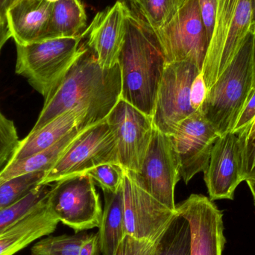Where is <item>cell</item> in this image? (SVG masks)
I'll return each mask as SVG.
<instances>
[{
    "mask_svg": "<svg viewBox=\"0 0 255 255\" xmlns=\"http://www.w3.org/2000/svg\"><path fill=\"white\" fill-rule=\"evenodd\" d=\"M169 136L179 163L180 176L187 184L195 175L206 170L220 135L199 109L184 120Z\"/></svg>",
    "mask_w": 255,
    "mask_h": 255,
    "instance_id": "13",
    "label": "cell"
},
{
    "mask_svg": "<svg viewBox=\"0 0 255 255\" xmlns=\"http://www.w3.org/2000/svg\"><path fill=\"white\" fill-rule=\"evenodd\" d=\"M18 1V0H12V3L15 2V1ZM46 1H49V2L55 3L56 2V1H58V0H46Z\"/></svg>",
    "mask_w": 255,
    "mask_h": 255,
    "instance_id": "41",
    "label": "cell"
},
{
    "mask_svg": "<svg viewBox=\"0 0 255 255\" xmlns=\"http://www.w3.org/2000/svg\"><path fill=\"white\" fill-rule=\"evenodd\" d=\"M154 32L166 63L189 61L202 72L209 41L198 0H185L173 17Z\"/></svg>",
    "mask_w": 255,
    "mask_h": 255,
    "instance_id": "8",
    "label": "cell"
},
{
    "mask_svg": "<svg viewBox=\"0 0 255 255\" xmlns=\"http://www.w3.org/2000/svg\"><path fill=\"white\" fill-rule=\"evenodd\" d=\"M126 169L120 163H104L86 172L103 190L116 192L124 182Z\"/></svg>",
    "mask_w": 255,
    "mask_h": 255,
    "instance_id": "29",
    "label": "cell"
},
{
    "mask_svg": "<svg viewBox=\"0 0 255 255\" xmlns=\"http://www.w3.org/2000/svg\"><path fill=\"white\" fill-rule=\"evenodd\" d=\"M126 235L157 243L175 217L172 211L150 195L138 181L136 174L125 171L124 182Z\"/></svg>",
    "mask_w": 255,
    "mask_h": 255,
    "instance_id": "10",
    "label": "cell"
},
{
    "mask_svg": "<svg viewBox=\"0 0 255 255\" xmlns=\"http://www.w3.org/2000/svg\"><path fill=\"white\" fill-rule=\"evenodd\" d=\"M255 118V91L253 97L250 98L247 103V106L244 108V111L241 113L236 125L234 128L232 132L239 133L246 128Z\"/></svg>",
    "mask_w": 255,
    "mask_h": 255,
    "instance_id": "34",
    "label": "cell"
},
{
    "mask_svg": "<svg viewBox=\"0 0 255 255\" xmlns=\"http://www.w3.org/2000/svg\"><path fill=\"white\" fill-rule=\"evenodd\" d=\"M19 141L13 121L6 118L0 110V170L11 158Z\"/></svg>",
    "mask_w": 255,
    "mask_h": 255,
    "instance_id": "30",
    "label": "cell"
},
{
    "mask_svg": "<svg viewBox=\"0 0 255 255\" xmlns=\"http://www.w3.org/2000/svg\"><path fill=\"white\" fill-rule=\"evenodd\" d=\"M131 9L125 1H116L99 12L91 25L82 32L86 46L94 53L100 67L110 69L116 66L125 43L127 21Z\"/></svg>",
    "mask_w": 255,
    "mask_h": 255,
    "instance_id": "15",
    "label": "cell"
},
{
    "mask_svg": "<svg viewBox=\"0 0 255 255\" xmlns=\"http://www.w3.org/2000/svg\"><path fill=\"white\" fill-rule=\"evenodd\" d=\"M87 15L81 0H58L53 4L46 40L77 37L86 28Z\"/></svg>",
    "mask_w": 255,
    "mask_h": 255,
    "instance_id": "22",
    "label": "cell"
},
{
    "mask_svg": "<svg viewBox=\"0 0 255 255\" xmlns=\"http://www.w3.org/2000/svg\"><path fill=\"white\" fill-rule=\"evenodd\" d=\"M49 186L50 184H40L19 202L0 209V234L10 229L44 202L50 190Z\"/></svg>",
    "mask_w": 255,
    "mask_h": 255,
    "instance_id": "25",
    "label": "cell"
},
{
    "mask_svg": "<svg viewBox=\"0 0 255 255\" xmlns=\"http://www.w3.org/2000/svg\"><path fill=\"white\" fill-rule=\"evenodd\" d=\"M59 220L47 207V199L10 229L0 234V255H13L34 241L49 236Z\"/></svg>",
    "mask_w": 255,
    "mask_h": 255,
    "instance_id": "18",
    "label": "cell"
},
{
    "mask_svg": "<svg viewBox=\"0 0 255 255\" xmlns=\"http://www.w3.org/2000/svg\"><path fill=\"white\" fill-rule=\"evenodd\" d=\"M207 92L206 85L201 73L193 81L190 89V104L193 110L198 111L201 109L206 97Z\"/></svg>",
    "mask_w": 255,
    "mask_h": 255,
    "instance_id": "33",
    "label": "cell"
},
{
    "mask_svg": "<svg viewBox=\"0 0 255 255\" xmlns=\"http://www.w3.org/2000/svg\"><path fill=\"white\" fill-rule=\"evenodd\" d=\"M253 26L251 0H220L215 28L202 67L209 90L233 59Z\"/></svg>",
    "mask_w": 255,
    "mask_h": 255,
    "instance_id": "5",
    "label": "cell"
},
{
    "mask_svg": "<svg viewBox=\"0 0 255 255\" xmlns=\"http://www.w3.org/2000/svg\"><path fill=\"white\" fill-rule=\"evenodd\" d=\"M131 1V0H130V1Z\"/></svg>",
    "mask_w": 255,
    "mask_h": 255,
    "instance_id": "43",
    "label": "cell"
},
{
    "mask_svg": "<svg viewBox=\"0 0 255 255\" xmlns=\"http://www.w3.org/2000/svg\"><path fill=\"white\" fill-rule=\"evenodd\" d=\"M242 148L239 136L228 132L216 141L209 163L203 172L204 180L211 200L235 197V190L241 182Z\"/></svg>",
    "mask_w": 255,
    "mask_h": 255,
    "instance_id": "16",
    "label": "cell"
},
{
    "mask_svg": "<svg viewBox=\"0 0 255 255\" xmlns=\"http://www.w3.org/2000/svg\"><path fill=\"white\" fill-rule=\"evenodd\" d=\"M185 0H131L132 10L139 15L151 29L167 23Z\"/></svg>",
    "mask_w": 255,
    "mask_h": 255,
    "instance_id": "24",
    "label": "cell"
},
{
    "mask_svg": "<svg viewBox=\"0 0 255 255\" xmlns=\"http://www.w3.org/2000/svg\"><path fill=\"white\" fill-rule=\"evenodd\" d=\"M201 73L189 61L166 63L151 117L154 128L170 136L184 120L196 112L190 104V89Z\"/></svg>",
    "mask_w": 255,
    "mask_h": 255,
    "instance_id": "9",
    "label": "cell"
},
{
    "mask_svg": "<svg viewBox=\"0 0 255 255\" xmlns=\"http://www.w3.org/2000/svg\"><path fill=\"white\" fill-rule=\"evenodd\" d=\"M82 34L16 44L15 72L46 100L83 49Z\"/></svg>",
    "mask_w": 255,
    "mask_h": 255,
    "instance_id": "4",
    "label": "cell"
},
{
    "mask_svg": "<svg viewBox=\"0 0 255 255\" xmlns=\"http://www.w3.org/2000/svg\"><path fill=\"white\" fill-rule=\"evenodd\" d=\"M11 37V33L9 29L7 22H4L2 25H0V52L2 49L3 46L5 44L6 42Z\"/></svg>",
    "mask_w": 255,
    "mask_h": 255,
    "instance_id": "36",
    "label": "cell"
},
{
    "mask_svg": "<svg viewBox=\"0 0 255 255\" xmlns=\"http://www.w3.org/2000/svg\"><path fill=\"white\" fill-rule=\"evenodd\" d=\"M157 245V242L142 241L126 235L115 255H156Z\"/></svg>",
    "mask_w": 255,
    "mask_h": 255,
    "instance_id": "31",
    "label": "cell"
},
{
    "mask_svg": "<svg viewBox=\"0 0 255 255\" xmlns=\"http://www.w3.org/2000/svg\"><path fill=\"white\" fill-rule=\"evenodd\" d=\"M242 148V181H255V118L244 130L238 133Z\"/></svg>",
    "mask_w": 255,
    "mask_h": 255,
    "instance_id": "28",
    "label": "cell"
},
{
    "mask_svg": "<svg viewBox=\"0 0 255 255\" xmlns=\"http://www.w3.org/2000/svg\"><path fill=\"white\" fill-rule=\"evenodd\" d=\"M252 9H253V25L255 29V0H251Z\"/></svg>",
    "mask_w": 255,
    "mask_h": 255,
    "instance_id": "40",
    "label": "cell"
},
{
    "mask_svg": "<svg viewBox=\"0 0 255 255\" xmlns=\"http://www.w3.org/2000/svg\"><path fill=\"white\" fill-rule=\"evenodd\" d=\"M118 64L121 99L151 118L166 62L154 31L132 10Z\"/></svg>",
    "mask_w": 255,
    "mask_h": 255,
    "instance_id": "2",
    "label": "cell"
},
{
    "mask_svg": "<svg viewBox=\"0 0 255 255\" xmlns=\"http://www.w3.org/2000/svg\"><path fill=\"white\" fill-rule=\"evenodd\" d=\"M109 163L120 161L116 139L106 119L85 128L52 169L45 174L40 184L49 185Z\"/></svg>",
    "mask_w": 255,
    "mask_h": 255,
    "instance_id": "7",
    "label": "cell"
},
{
    "mask_svg": "<svg viewBox=\"0 0 255 255\" xmlns=\"http://www.w3.org/2000/svg\"><path fill=\"white\" fill-rule=\"evenodd\" d=\"M47 207L59 222L76 232L99 228L103 216L95 182L87 173L63 178L51 186Z\"/></svg>",
    "mask_w": 255,
    "mask_h": 255,
    "instance_id": "6",
    "label": "cell"
},
{
    "mask_svg": "<svg viewBox=\"0 0 255 255\" xmlns=\"http://www.w3.org/2000/svg\"><path fill=\"white\" fill-rule=\"evenodd\" d=\"M100 246L99 234H91L82 244L79 255H100Z\"/></svg>",
    "mask_w": 255,
    "mask_h": 255,
    "instance_id": "35",
    "label": "cell"
},
{
    "mask_svg": "<svg viewBox=\"0 0 255 255\" xmlns=\"http://www.w3.org/2000/svg\"><path fill=\"white\" fill-rule=\"evenodd\" d=\"M53 4L46 0H18L10 4L5 19L15 44L46 40Z\"/></svg>",
    "mask_w": 255,
    "mask_h": 255,
    "instance_id": "17",
    "label": "cell"
},
{
    "mask_svg": "<svg viewBox=\"0 0 255 255\" xmlns=\"http://www.w3.org/2000/svg\"><path fill=\"white\" fill-rule=\"evenodd\" d=\"M136 174L150 195L175 211V190L181 176L178 157L169 135L154 128L140 172Z\"/></svg>",
    "mask_w": 255,
    "mask_h": 255,
    "instance_id": "12",
    "label": "cell"
},
{
    "mask_svg": "<svg viewBox=\"0 0 255 255\" xmlns=\"http://www.w3.org/2000/svg\"><path fill=\"white\" fill-rule=\"evenodd\" d=\"M175 211L187 219L191 232V255H223L226 238L223 214L214 201L191 194Z\"/></svg>",
    "mask_w": 255,
    "mask_h": 255,
    "instance_id": "14",
    "label": "cell"
},
{
    "mask_svg": "<svg viewBox=\"0 0 255 255\" xmlns=\"http://www.w3.org/2000/svg\"><path fill=\"white\" fill-rule=\"evenodd\" d=\"M106 121L116 139L120 164L139 173L154 130L151 117L121 99Z\"/></svg>",
    "mask_w": 255,
    "mask_h": 255,
    "instance_id": "11",
    "label": "cell"
},
{
    "mask_svg": "<svg viewBox=\"0 0 255 255\" xmlns=\"http://www.w3.org/2000/svg\"><path fill=\"white\" fill-rule=\"evenodd\" d=\"M105 205L99 230L100 252L103 255H115L126 236L123 184L116 192L103 190Z\"/></svg>",
    "mask_w": 255,
    "mask_h": 255,
    "instance_id": "20",
    "label": "cell"
},
{
    "mask_svg": "<svg viewBox=\"0 0 255 255\" xmlns=\"http://www.w3.org/2000/svg\"><path fill=\"white\" fill-rule=\"evenodd\" d=\"M247 182L249 187H250L252 195H253V200H254L255 205V181H247Z\"/></svg>",
    "mask_w": 255,
    "mask_h": 255,
    "instance_id": "39",
    "label": "cell"
},
{
    "mask_svg": "<svg viewBox=\"0 0 255 255\" xmlns=\"http://www.w3.org/2000/svg\"><path fill=\"white\" fill-rule=\"evenodd\" d=\"M201 17L206 31L208 41L211 43L215 28L220 0H198Z\"/></svg>",
    "mask_w": 255,
    "mask_h": 255,
    "instance_id": "32",
    "label": "cell"
},
{
    "mask_svg": "<svg viewBox=\"0 0 255 255\" xmlns=\"http://www.w3.org/2000/svg\"><path fill=\"white\" fill-rule=\"evenodd\" d=\"M253 90L255 91V29L254 33V41H253Z\"/></svg>",
    "mask_w": 255,
    "mask_h": 255,
    "instance_id": "38",
    "label": "cell"
},
{
    "mask_svg": "<svg viewBox=\"0 0 255 255\" xmlns=\"http://www.w3.org/2000/svg\"><path fill=\"white\" fill-rule=\"evenodd\" d=\"M90 127L87 122V112L76 108L57 117L46 125L29 132L19 145L8 162L29 157L55 145L72 130Z\"/></svg>",
    "mask_w": 255,
    "mask_h": 255,
    "instance_id": "19",
    "label": "cell"
},
{
    "mask_svg": "<svg viewBox=\"0 0 255 255\" xmlns=\"http://www.w3.org/2000/svg\"><path fill=\"white\" fill-rule=\"evenodd\" d=\"M11 3L12 0H0V17L5 22L6 12Z\"/></svg>",
    "mask_w": 255,
    "mask_h": 255,
    "instance_id": "37",
    "label": "cell"
},
{
    "mask_svg": "<svg viewBox=\"0 0 255 255\" xmlns=\"http://www.w3.org/2000/svg\"><path fill=\"white\" fill-rule=\"evenodd\" d=\"M253 25L236 55L207 92L200 111L220 136L232 132L253 90Z\"/></svg>",
    "mask_w": 255,
    "mask_h": 255,
    "instance_id": "3",
    "label": "cell"
},
{
    "mask_svg": "<svg viewBox=\"0 0 255 255\" xmlns=\"http://www.w3.org/2000/svg\"><path fill=\"white\" fill-rule=\"evenodd\" d=\"M156 255H191V232L185 217L176 212L157 241Z\"/></svg>",
    "mask_w": 255,
    "mask_h": 255,
    "instance_id": "23",
    "label": "cell"
},
{
    "mask_svg": "<svg viewBox=\"0 0 255 255\" xmlns=\"http://www.w3.org/2000/svg\"><path fill=\"white\" fill-rule=\"evenodd\" d=\"M45 172H33L0 183V209L7 208L40 185Z\"/></svg>",
    "mask_w": 255,
    "mask_h": 255,
    "instance_id": "27",
    "label": "cell"
},
{
    "mask_svg": "<svg viewBox=\"0 0 255 255\" xmlns=\"http://www.w3.org/2000/svg\"><path fill=\"white\" fill-rule=\"evenodd\" d=\"M84 128L72 130L55 145L44 151L25 158L8 162L0 170V183L33 172H45L46 173L49 169H52Z\"/></svg>",
    "mask_w": 255,
    "mask_h": 255,
    "instance_id": "21",
    "label": "cell"
},
{
    "mask_svg": "<svg viewBox=\"0 0 255 255\" xmlns=\"http://www.w3.org/2000/svg\"><path fill=\"white\" fill-rule=\"evenodd\" d=\"M121 99L119 64L100 67L92 52L84 46L76 61L44 105L31 131H35L67 111L79 108L87 112L89 126L105 121Z\"/></svg>",
    "mask_w": 255,
    "mask_h": 255,
    "instance_id": "1",
    "label": "cell"
},
{
    "mask_svg": "<svg viewBox=\"0 0 255 255\" xmlns=\"http://www.w3.org/2000/svg\"><path fill=\"white\" fill-rule=\"evenodd\" d=\"M4 22H5V21L2 20V19H1V18L0 17V25H2V24L4 23Z\"/></svg>",
    "mask_w": 255,
    "mask_h": 255,
    "instance_id": "42",
    "label": "cell"
},
{
    "mask_svg": "<svg viewBox=\"0 0 255 255\" xmlns=\"http://www.w3.org/2000/svg\"><path fill=\"white\" fill-rule=\"evenodd\" d=\"M87 232L73 235L49 236L40 240L31 248L32 255H79L81 247L89 237Z\"/></svg>",
    "mask_w": 255,
    "mask_h": 255,
    "instance_id": "26",
    "label": "cell"
}]
</instances>
